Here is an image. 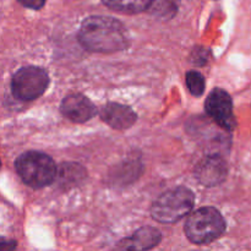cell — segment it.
Returning <instances> with one entry per match:
<instances>
[{
	"label": "cell",
	"mask_w": 251,
	"mask_h": 251,
	"mask_svg": "<svg viewBox=\"0 0 251 251\" xmlns=\"http://www.w3.org/2000/svg\"><path fill=\"white\" fill-rule=\"evenodd\" d=\"M78 42L93 53H115L129 47V37L124 25L108 16H90L78 29Z\"/></svg>",
	"instance_id": "1"
},
{
	"label": "cell",
	"mask_w": 251,
	"mask_h": 251,
	"mask_svg": "<svg viewBox=\"0 0 251 251\" xmlns=\"http://www.w3.org/2000/svg\"><path fill=\"white\" fill-rule=\"evenodd\" d=\"M15 169L26 185L42 189L53 183L56 178V166L53 158L38 151H27L15 161Z\"/></svg>",
	"instance_id": "2"
},
{
	"label": "cell",
	"mask_w": 251,
	"mask_h": 251,
	"mask_svg": "<svg viewBox=\"0 0 251 251\" xmlns=\"http://www.w3.org/2000/svg\"><path fill=\"white\" fill-rule=\"evenodd\" d=\"M226 221L215 207H201L186 220L184 230L191 243L198 245L210 244L226 232Z\"/></svg>",
	"instance_id": "3"
},
{
	"label": "cell",
	"mask_w": 251,
	"mask_h": 251,
	"mask_svg": "<svg viewBox=\"0 0 251 251\" xmlns=\"http://www.w3.org/2000/svg\"><path fill=\"white\" fill-rule=\"evenodd\" d=\"M195 196L189 188L178 186L162 194L151 207V216L159 223H176L193 210Z\"/></svg>",
	"instance_id": "4"
},
{
	"label": "cell",
	"mask_w": 251,
	"mask_h": 251,
	"mask_svg": "<svg viewBox=\"0 0 251 251\" xmlns=\"http://www.w3.org/2000/svg\"><path fill=\"white\" fill-rule=\"evenodd\" d=\"M49 76L38 66H24L11 78V92L15 98L24 102L37 100L47 91Z\"/></svg>",
	"instance_id": "5"
},
{
	"label": "cell",
	"mask_w": 251,
	"mask_h": 251,
	"mask_svg": "<svg viewBox=\"0 0 251 251\" xmlns=\"http://www.w3.org/2000/svg\"><path fill=\"white\" fill-rule=\"evenodd\" d=\"M205 110L208 117L222 129L233 131L237 126L234 112H233V100L227 91L222 88H215L206 98Z\"/></svg>",
	"instance_id": "6"
},
{
	"label": "cell",
	"mask_w": 251,
	"mask_h": 251,
	"mask_svg": "<svg viewBox=\"0 0 251 251\" xmlns=\"http://www.w3.org/2000/svg\"><path fill=\"white\" fill-rule=\"evenodd\" d=\"M227 163L220 154H208L203 157L195 168V178L202 185L216 186L227 178Z\"/></svg>",
	"instance_id": "7"
},
{
	"label": "cell",
	"mask_w": 251,
	"mask_h": 251,
	"mask_svg": "<svg viewBox=\"0 0 251 251\" xmlns=\"http://www.w3.org/2000/svg\"><path fill=\"white\" fill-rule=\"evenodd\" d=\"M60 110L64 117L68 118L71 122L80 123V124L91 120L98 113L92 100L78 93L66 96L61 102Z\"/></svg>",
	"instance_id": "8"
},
{
	"label": "cell",
	"mask_w": 251,
	"mask_h": 251,
	"mask_svg": "<svg viewBox=\"0 0 251 251\" xmlns=\"http://www.w3.org/2000/svg\"><path fill=\"white\" fill-rule=\"evenodd\" d=\"M100 115L105 124L117 130L129 129L137 120V115L132 108L115 102H109L103 105Z\"/></svg>",
	"instance_id": "9"
},
{
	"label": "cell",
	"mask_w": 251,
	"mask_h": 251,
	"mask_svg": "<svg viewBox=\"0 0 251 251\" xmlns=\"http://www.w3.org/2000/svg\"><path fill=\"white\" fill-rule=\"evenodd\" d=\"M161 232L157 228L147 226L137 229L130 238L123 239L117 247L127 250H149L157 247L161 243Z\"/></svg>",
	"instance_id": "10"
},
{
	"label": "cell",
	"mask_w": 251,
	"mask_h": 251,
	"mask_svg": "<svg viewBox=\"0 0 251 251\" xmlns=\"http://www.w3.org/2000/svg\"><path fill=\"white\" fill-rule=\"evenodd\" d=\"M103 4L114 11L123 14H140L149 9L153 0H102Z\"/></svg>",
	"instance_id": "11"
},
{
	"label": "cell",
	"mask_w": 251,
	"mask_h": 251,
	"mask_svg": "<svg viewBox=\"0 0 251 251\" xmlns=\"http://www.w3.org/2000/svg\"><path fill=\"white\" fill-rule=\"evenodd\" d=\"M56 178L61 185H65V188H71L77 185L83 178H86V171L80 164L65 163L58 171Z\"/></svg>",
	"instance_id": "12"
},
{
	"label": "cell",
	"mask_w": 251,
	"mask_h": 251,
	"mask_svg": "<svg viewBox=\"0 0 251 251\" xmlns=\"http://www.w3.org/2000/svg\"><path fill=\"white\" fill-rule=\"evenodd\" d=\"M186 87L190 93L196 97H201L205 92V77L199 71L190 70L186 73L185 76Z\"/></svg>",
	"instance_id": "13"
},
{
	"label": "cell",
	"mask_w": 251,
	"mask_h": 251,
	"mask_svg": "<svg viewBox=\"0 0 251 251\" xmlns=\"http://www.w3.org/2000/svg\"><path fill=\"white\" fill-rule=\"evenodd\" d=\"M19 2H21L24 6L28 7L32 10H39L43 7V5L46 4V0H17Z\"/></svg>",
	"instance_id": "14"
},
{
	"label": "cell",
	"mask_w": 251,
	"mask_h": 251,
	"mask_svg": "<svg viewBox=\"0 0 251 251\" xmlns=\"http://www.w3.org/2000/svg\"><path fill=\"white\" fill-rule=\"evenodd\" d=\"M195 53L198 54V56L194 55V58H195V63L196 64H200V59H202L203 64L207 63V59H208V54H210V51L207 50V49L205 48H195Z\"/></svg>",
	"instance_id": "15"
}]
</instances>
